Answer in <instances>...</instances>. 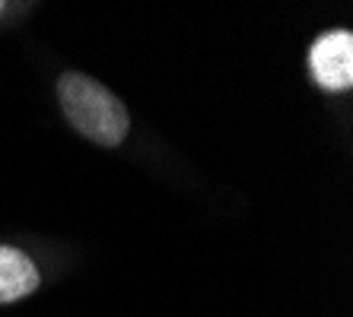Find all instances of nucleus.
Returning a JSON list of instances; mask_svg holds the SVG:
<instances>
[{
  "label": "nucleus",
  "instance_id": "2",
  "mask_svg": "<svg viewBox=\"0 0 353 317\" xmlns=\"http://www.w3.org/2000/svg\"><path fill=\"white\" fill-rule=\"evenodd\" d=\"M309 70L315 83L328 92H344L353 86V35L347 29L325 32L309 48Z\"/></svg>",
  "mask_w": 353,
  "mask_h": 317
},
{
  "label": "nucleus",
  "instance_id": "3",
  "mask_svg": "<svg viewBox=\"0 0 353 317\" xmlns=\"http://www.w3.org/2000/svg\"><path fill=\"white\" fill-rule=\"evenodd\" d=\"M39 289V270L23 251L0 244V305L26 298Z\"/></svg>",
  "mask_w": 353,
  "mask_h": 317
},
{
  "label": "nucleus",
  "instance_id": "1",
  "mask_svg": "<svg viewBox=\"0 0 353 317\" xmlns=\"http://www.w3.org/2000/svg\"><path fill=\"white\" fill-rule=\"evenodd\" d=\"M58 96L67 121L74 124L83 137H90L92 143L118 146L128 137V127H131L128 108L102 83L83 74H64L58 83Z\"/></svg>",
  "mask_w": 353,
  "mask_h": 317
},
{
  "label": "nucleus",
  "instance_id": "4",
  "mask_svg": "<svg viewBox=\"0 0 353 317\" xmlns=\"http://www.w3.org/2000/svg\"><path fill=\"white\" fill-rule=\"evenodd\" d=\"M0 10H3V3H0Z\"/></svg>",
  "mask_w": 353,
  "mask_h": 317
}]
</instances>
